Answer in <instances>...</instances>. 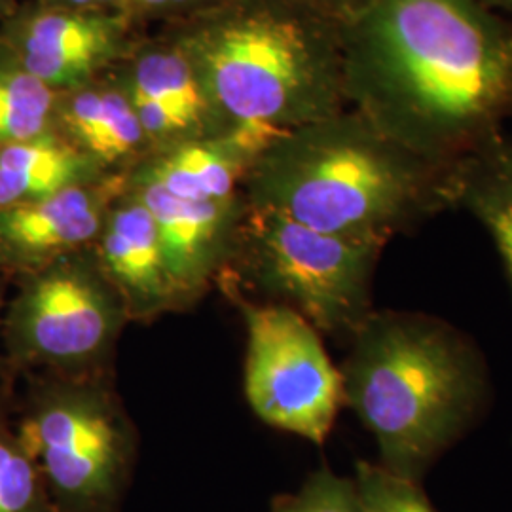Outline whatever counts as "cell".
<instances>
[{
	"instance_id": "cell-14",
	"label": "cell",
	"mask_w": 512,
	"mask_h": 512,
	"mask_svg": "<svg viewBox=\"0 0 512 512\" xmlns=\"http://www.w3.org/2000/svg\"><path fill=\"white\" fill-rule=\"evenodd\" d=\"M54 129L107 175L128 177L152 152L120 67L57 93Z\"/></svg>"
},
{
	"instance_id": "cell-22",
	"label": "cell",
	"mask_w": 512,
	"mask_h": 512,
	"mask_svg": "<svg viewBox=\"0 0 512 512\" xmlns=\"http://www.w3.org/2000/svg\"><path fill=\"white\" fill-rule=\"evenodd\" d=\"M226 0H128V14L141 25H179L219 8Z\"/></svg>"
},
{
	"instance_id": "cell-4",
	"label": "cell",
	"mask_w": 512,
	"mask_h": 512,
	"mask_svg": "<svg viewBox=\"0 0 512 512\" xmlns=\"http://www.w3.org/2000/svg\"><path fill=\"white\" fill-rule=\"evenodd\" d=\"M160 29L238 128L281 135L349 109L342 27L298 0H226Z\"/></svg>"
},
{
	"instance_id": "cell-16",
	"label": "cell",
	"mask_w": 512,
	"mask_h": 512,
	"mask_svg": "<svg viewBox=\"0 0 512 512\" xmlns=\"http://www.w3.org/2000/svg\"><path fill=\"white\" fill-rule=\"evenodd\" d=\"M109 177L54 128L0 148V211Z\"/></svg>"
},
{
	"instance_id": "cell-2",
	"label": "cell",
	"mask_w": 512,
	"mask_h": 512,
	"mask_svg": "<svg viewBox=\"0 0 512 512\" xmlns=\"http://www.w3.org/2000/svg\"><path fill=\"white\" fill-rule=\"evenodd\" d=\"M454 171L456 164L429 162L346 109L277 135L243 196L253 209L385 247L456 209Z\"/></svg>"
},
{
	"instance_id": "cell-12",
	"label": "cell",
	"mask_w": 512,
	"mask_h": 512,
	"mask_svg": "<svg viewBox=\"0 0 512 512\" xmlns=\"http://www.w3.org/2000/svg\"><path fill=\"white\" fill-rule=\"evenodd\" d=\"M128 181L156 220L179 311L209 293L232 260L247 213L245 196L220 202H190L154 184Z\"/></svg>"
},
{
	"instance_id": "cell-27",
	"label": "cell",
	"mask_w": 512,
	"mask_h": 512,
	"mask_svg": "<svg viewBox=\"0 0 512 512\" xmlns=\"http://www.w3.org/2000/svg\"><path fill=\"white\" fill-rule=\"evenodd\" d=\"M19 2L21 0H0V23L18 8Z\"/></svg>"
},
{
	"instance_id": "cell-21",
	"label": "cell",
	"mask_w": 512,
	"mask_h": 512,
	"mask_svg": "<svg viewBox=\"0 0 512 512\" xmlns=\"http://www.w3.org/2000/svg\"><path fill=\"white\" fill-rule=\"evenodd\" d=\"M272 512H361L355 480L329 467L311 473L294 494L279 495Z\"/></svg>"
},
{
	"instance_id": "cell-26",
	"label": "cell",
	"mask_w": 512,
	"mask_h": 512,
	"mask_svg": "<svg viewBox=\"0 0 512 512\" xmlns=\"http://www.w3.org/2000/svg\"><path fill=\"white\" fill-rule=\"evenodd\" d=\"M478 2L490 8L492 12H505L512 16V0H478Z\"/></svg>"
},
{
	"instance_id": "cell-9",
	"label": "cell",
	"mask_w": 512,
	"mask_h": 512,
	"mask_svg": "<svg viewBox=\"0 0 512 512\" xmlns=\"http://www.w3.org/2000/svg\"><path fill=\"white\" fill-rule=\"evenodd\" d=\"M150 29L126 12L65 10L19 2L0 23V37L55 93L118 69Z\"/></svg>"
},
{
	"instance_id": "cell-15",
	"label": "cell",
	"mask_w": 512,
	"mask_h": 512,
	"mask_svg": "<svg viewBox=\"0 0 512 512\" xmlns=\"http://www.w3.org/2000/svg\"><path fill=\"white\" fill-rule=\"evenodd\" d=\"M277 135L239 129L232 135L184 141L152 150L126 179L154 184L190 202H220L243 194L258 156Z\"/></svg>"
},
{
	"instance_id": "cell-19",
	"label": "cell",
	"mask_w": 512,
	"mask_h": 512,
	"mask_svg": "<svg viewBox=\"0 0 512 512\" xmlns=\"http://www.w3.org/2000/svg\"><path fill=\"white\" fill-rule=\"evenodd\" d=\"M16 389L0 391V512H55L46 480L14 420Z\"/></svg>"
},
{
	"instance_id": "cell-24",
	"label": "cell",
	"mask_w": 512,
	"mask_h": 512,
	"mask_svg": "<svg viewBox=\"0 0 512 512\" xmlns=\"http://www.w3.org/2000/svg\"><path fill=\"white\" fill-rule=\"evenodd\" d=\"M44 6L65 8V10H97V12H126L128 0H35Z\"/></svg>"
},
{
	"instance_id": "cell-7",
	"label": "cell",
	"mask_w": 512,
	"mask_h": 512,
	"mask_svg": "<svg viewBox=\"0 0 512 512\" xmlns=\"http://www.w3.org/2000/svg\"><path fill=\"white\" fill-rule=\"evenodd\" d=\"M0 348L16 380L31 374L112 372L128 313L93 247L63 256L12 285Z\"/></svg>"
},
{
	"instance_id": "cell-1",
	"label": "cell",
	"mask_w": 512,
	"mask_h": 512,
	"mask_svg": "<svg viewBox=\"0 0 512 512\" xmlns=\"http://www.w3.org/2000/svg\"><path fill=\"white\" fill-rule=\"evenodd\" d=\"M349 109L435 164L503 135L512 25L478 0H374L342 27Z\"/></svg>"
},
{
	"instance_id": "cell-13",
	"label": "cell",
	"mask_w": 512,
	"mask_h": 512,
	"mask_svg": "<svg viewBox=\"0 0 512 512\" xmlns=\"http://www.w3.org/2000/svg\"><path fill=\"white\" fill-rule=\"evenodd\" d=\"M93 251L120 294L129 323H150L179 311L156 220L128 184L112 203Z\"/></svg>"
},
{
	"instance_id": "cell-17",
	"label": "cell",
	"mask_w": 512,
	"mask_h": 512,
	"mask_svg": "<svg viewBox=\"0 0 512 512\" xmlns=\"http://www.w3.org/2000/svg\"><path fill=\"white\" fill-rule=\"evenodd\" d=\"M456 209L473 215L494 239L512 289V141L499 135L459 160Z\"/></svg>"
},
{
	"instance_id": "cell-8",
	"label": "cell",
	"mask_w": 512,
	"mask_h": 512,
	"mask_svg": "<svg viewBox=\"0 0 512 512\" xmlns=\"http://www.w3.org/2000/svg\"><path fill=\"white\" fill-rule=\"evenodd\" d=\"M247 329L245 397L258 420L321 446L344 406L340 368L296 311L220 287Z\"/></svg>"
},
{
	"instance_id": "cell-6",
	"label": "cell",
	"mask_w": 512,
	"mask_h": 512,
	"mask_svg": "<svg viewBox=\"0 0 512 512\" xmlns=\"http://www.w3.org/2000/svg\"><path fill=\"white\" fill-rule=\"evenodd\" d=\"M384 249L247 205L236 251L217 285L287 306L321 336L351 340L376 310L372 279Z\"/></svg>"
},
{
	"instance_id": "cell-23",
	"label": "cell",
	"mask_w": 512,
	"mask_h": 512,
	"mask_svg": "<svg viewBox=\"0 0 512 512\" xmlns=\"http://www.w3.org/2000/svg\"><path fill=\"white\" fill-rule=\"evenodd\" d=\"M323 18L338 23L340 27L359 18L374 0H298Z\"/></svg>"
},
{
	"instance_id": "cell-11",
	"label": "cell",
	"mask_w": 512,
	"mask_h": 512,
	"mask_svg": "<svg viewBox=\"0 0 512 512\" xmlns=\"http://www.w3.org/2000/svg\"><path fill=\"white\" fill-rule=\"evenodd\" d=\"M126 184V177L109 175L0 211V275L14 285L63 256L93 247Z\"/></svg>"
},
{
	"instance_id": "cell-20",
	"label": "cell",
	"mask_w": 512,
	"mask_h": 512,
	"mask_svg": "<svg viewBox=\"0 0 512 512\" xmlns=\"http://www.w3.org/2000/svg\"><path fill=\"white\" fill-rule=\"evenodd\" d=\"M355 488L361 512H437L421 484L385 471L380 463H355Z\"/></svg>"
},
{
	"instance_id": "cell-25",
	"label": "cell",
	"mask_w": 512,
	"mask_h": 512,
	"mask_svg": "<svg viewBox=\"0 0 512 512\" xmlns=\"http://www.w3.org/2000/svg\"><path fill=\"white\" fill-rule=\"evenodd\" d=\"M8 281L0 275V330H2V317H4V310H6V302H8ZM16 384H18V380L14 378V374L10 372V368H8V363H6V359H4V353H2V348H0V391H4V389H16Z\"/></svg>"
},
{
	"instance_id": "cell-18",
	"label": "cell",
	"mask_w": 512,
	"mask_h": 512,
	"mask_svg": "<svg viewBox=\"0 0 512 512\" xmlns=\"http://www.w3.org/2000/svg\"><path fill=\"white\" fill-rule=\"evenodd\" d=\"M55 103L57 93L0 37V148L54 128Z\"/></svg>"
},
{
	"instance_id": "cell-10",
	"label": "cell",
	"mask_w": 512,
	"mask_h": 512,
	"mask_svg": "<svg viewBox=\"0 0 512 512\" xmlns=\"http://www.w3.org/2000/svg\"><path fill=\"white\" fill-rule=\"evenodd\" d=\"M152 150L239 131L209 92L183 46L165 31H150L120 65Z\"/></svg>"
},
{
	"instance_id": "cell-3",
	"label": "cell",
	"mask_w": 512,
	"mask_h": 512,
	"mask_svg": "<svg viewBox=\"0 0 512 512\" xmlns=\"http://www.w3.org/2000/svg\"><path fill=\"white\" fill-rule=\"evenodd\" d=\"M340 366L344 406L372 433L380 465L421 484L480 420L490 378L475 342L429 313L374 310Z\"/></svg>"
},
{
	"instance_id": "cell-5",
	"label": "cell",
	"mask_w": 512,
	"mask_h": 512,
	"mask_svg": "<svg viewBox=\"0 0 512 512\" xmlns=\"http://www.w3.org/2000/svg\"><path fill=\"white\" fill-rule=\"evenodd\" d=\"M16 395L18 431L46 480L55 512H116L137 435L112 372L31 374Z\"/></svg>"
}]
</instances>
